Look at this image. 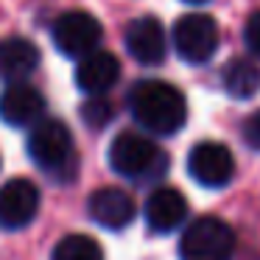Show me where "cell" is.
<instances>
[{
  "instance_id": "cell-1",
  "label": "cell",
  "mask_w": 260,
  "mask_h": 260,
  "mask_svg": "<svg viewBox=\"0 0 260 260\" xmlns=\"http://www.w3.org/2000/svg\"><path fill=\"white\" fill-rule=\"evenodd\" d=\"M129 112L140 129L148 135L168 137L185 126L187 120V101L174 84L159 79L137 81L129 90Z\"/></svg>"
},
{
  "instance_id": "cell-2",
  "label": "cell",
  "mask_w": 260,
  "mask_h": 260,
  "mask_svg": "<svg viewBox=\"0 0 260 260\" xmlns=\"http://www.w3.org/2000/svg\"><path fill=\"white\" fill-rule=\"evenodd\" d=\"M109 165L132 182H154L168 171L165 151L140 132H120L109 146Z\"/></svg>"
},
{
  "instance_id": "cell-3",
  "label": "cell",
  "mask_w": 260,
  "mask_h": 260,
  "mask_svg": "<svg viewBox=\"0 0 260 260\" xmlns=\"http://www.w3.org/2000/svg\"><path fill=\"white\" fill-rule=\"evenodd\" d=\"M28 157L45 174H68L76 168V148L70 129L56 118H42L28 132Z\"/></svg>"
},
{
  "instance_id": "cell-4",
  "label": "cell",
  "mask_w": 260,
  "mask_h": 260,
  "mask_svg": "<svg viewBox=\"0 0 260 260\" xmlns=\"http://www.w3.org/2000/svg\"><path fill=\"white\" fill-rule=\"evenodd\" d=\"M235 230L215 215H202L190 221L179 238L182 260H232Z\"/></svg>"
},
{
  "instance_id": "cell-5",
  "label": "cell",
  "mask_w": 260,
  "mask_h": 260,
  "mask_svg": "<svg viewBox=\"0 0 260 260\" xmlns=\"http://www.w3.org/2000/svg\"><path fill=\"white\" fill-rule=\"evenodd\" d=\"M171 42L179 59L187 64H204L215 56L221 45L218 23L207 14H185L176 20L174 31H171Z\"/></svg>"
},
{
  "instance_id": "cell-6",
  "label": "cell",
  "mask_w": 260,
  "mask_h": 260,
  "mask_svg": "<svg viewBox=\"0 0 260 260\" xmlns=\"http://www.w3.org/2000/svg\"><path fill=\"white\" fill-rule=\"evenodd\" d=\"M53 45L68 59H84L87 53L98 51L104 28L90 12H64L56 17L51 28Z\"/></svg>"
},
{
  "instance_id": "cell-7",
  "label": "cell",
  "mask_w": 260,
  "mask_h": 260,
  "mask_svg": "<svg viewBox=\"0 0 260 260\" xmlns=\"http://www.w3.org/2000/svg\"><path fill=\"white\" fill-rule=\"evenodd\" d=\"M187 174L202 187H226L235 176V157L224 143L202 140L187 154Z\"/></svg>"
},
{
  "instance_id": "cell-8",
  "label": "cell",
  "mask_w": 260,
  "mask_h": 260,
  "mask_svg": "<svg viewBox=\"0 0 260 260\" xmlns=\"http://www.w3.org/2000/svg\"><path fill=\"white\" fill-rule=\"evenodd\" d=\"M40 213V187L31 179H9L0 187V226L3 230H23Z\"/></svg>"
},
{
  "instance_id": "cell-9",
  "label": "cell",
  "mask_w": 260,
  "mask_h": 260,
  "mask_svg": "<svg viewBox=\"0 0 260 260\" xmlns=\"http://www.w3.org/2000/svg\"><path fill=\"white\" fill-rule=\"evenodd\" d=\"M45 115V98L28 81H14L0 92V120L14 129L34 126Z\"/></svg>"
},
{
  "instance_id": "cell-10",
  "label": "cell",
  "mask_w": 260,
  "mask_h": 260,
  "mask_svg": "<svg viewBox=\"0 0 260 260\" xmlns=\"http://www.w3.org/2000/svg\"><path fill=\"white\" fill-rule=\"evenodd\" d=\"M123 42H126L129 56L135 59V62L146 64V68L159 64L165 59V53H168V37H165V28L157 17L132 20L129 28H126Z\"/></svg>"
},
{
  "instance_id": "cell-11",
  "label": "cell",
  "mask_w": 260,
  "mask_h": 260,
  "mask_svg": "<svg viewBox=\"0 0 260 260\" xmlns=\"http://www.w3.org/2000/svg\"><path fill=\"white\" fill-rule=\"evenodd\" d=\"M120 79V62L109 51H92L76 64V84L87 95H107Z\"/></svg>"
},
{
  "instance_id": "cell-12",
  "label": "cell",
  "mask_w": 260,
  "mask_h": 260,
  "mask_svg": "<svg viewBox=\"0 0 260 260\" xmlns=\"http://www.w3.org/2000/svg\"><path fill=\"white\" fill-rule=\"evenodd\" d=\"M87 210L104 230H123L135 218V199L120 187H98L87 202Z\"/></svg>"
},
{
  "instance_id": "cell-13",
  "label": "cell",
  "mask_w": 260,
  "mask_h": 260,
  "mask_svg": "<svg viewBox=\"0 0 260 260\" xmlns=\"http://www.w3.org/2000/svg\"><path fill=\"white\" fill-rule=\"evenodd\" d=\"M187 221V202L176 187H157L146 199V224L151 232H174Z\"/></svg>"
},
{
  "instance_id": "cell-14",
  "label": "cell",
  "mask_w": 260,
  "mask_h": 260,
  "mask_svg": "<svg viewBox=\"0 0 260 260\" xmlns=\"http://www.w3.org/2000/svg\"><path fill=\"white\" fill-rule=\"evenodd\" d=\"M40 68V48L25 37H6L0 40V79L14 84L25 81Z\"/></svg>"
},
{
  "instance_id": "cell-15",
  "label": "cell",
  "mask_w": 260,
  "mask_h": 260,
  "mask_svg": "<svg viewBox=\"0 0 260 260\" xmlns=\"http://www.w3.org/2000/svg\"><path fill=\"white\" fill-rule=\"evenodd\" d=\"M221 84L230 98H238V101L254 98L260 92V68L252 59H232L221 73Z\"/></svg>"
},
{
  "instance_id": "cell-16",
  "label": "cell",
  "mask_w": 260,
  "mask_h": 260,
  "mask_svg": "<svg viewBox=\"0 0 260 260\" xmlns=\"http://www.w3.org/2000/svg\"><path fill=\"white\" fill-rule=\"evenodd\" d=\"M51 260H104V249L98 246L95 238L73 232V235H64L53 246Z\"/></svg>"
},
{
  "instance_id": "cell-17",
  "label": "cell",
  "mask_w": 260,
  "mask_h": 260,
  "mask_svg": "<svg viewBox=\"0 0 260 260\" xmlns=\"http://www.w3.org/2000/svg\"><path fill=\"white\" fill-rule=\"evenodd\" d=\"M115 118V107L104 95H90V101L81 104V120L90 129H104Z\"/></svg>"
},
{
  "instance_id": "cell-18",
  "label": "cell",
  "mask_w": 260,
  "mask_h": 260,
  "mask_svg": "<svg viewBox=\"0 0 260 260\" xmlns=\"http://www.w3.org/2000/svg\"><path fill=\"white\" fill-rule=\"evenodd\" d=\"M243 40H246L249 53L260 59V12H254L252 17L246 20V28H243Z\"/></svg>"
},
{
  "instance_id": "cell-19",
  "label": "cell",
  "mask_w": 260,
  "mask_h": 260,
  "mask_svg": "<svg viewBox=\"0 0 260 260\" xmlns=\"http://www.w3.org/2000/svg\"><path fill=\"white\" fill-rule=\"evenodd\" d=\"M243 137H246V143L252 148H260V112L246 120V126H243Z\"/></svg>"
},
{
  "instance_id": "cell-20",
  "label": "cell",
  "mask_w": 260,
  "mask_h": 260,
  "mask_svg": "<svg viewBox=\"0 0 260 260\" xmlns=\"http://www.w3.org/2000/svg\"><path fill=\"white\" fill-rule=\"evenodd\" d=\"M185 3H207V0H185Z\"/></svg>"
}]
</instances>
